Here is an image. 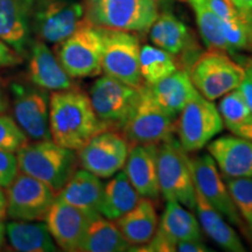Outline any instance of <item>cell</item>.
<instances>
[{
  "instance_id": "cb8c5ba5",
  "label": "cell",
  "mask_w": 252,
  "mask_h": 252,
  "mask_svg": "<svg viewBox=\"0 0 252 252\" xmlns=\"http://www.w3.org/2000/svg\"><path fill=\"white\" fill-rule=\"evenodd\" d=\"M124 238L134 247H141L156 234L159 219L152 198L140 197L133 209L115 220ZM132 251V250H131Z\"/></svg>"
},
{
  "instance_id": "74e56055",
  "label": "cell",
  "mask_w": 252,
  "mask_h": 252,
  "mask_svg": "<svg viewBox=\"0 0 252 252\" xmlns=\"http://www.w3.org/2000/svg\"><path fill=\"white\" fill-rule=\"evenodd\" d=\"M21 62V56L0 39V67H13Z\"/></svg>"
},
{
  "instance_id": "7dc6e473",
  "label": "cell",
  "mask_w": 252,
  "mask_h": 252,
  "mask_svg": "<svg viewBox=\"0 0 252 252\" xmlns=\"http://www.w3.org/2000/svg\"><path fill=\"white\" fill-rule=\"evenodd\" d=\"M158 2V5H162V6H167L169 5V2H171V0H156Z\"/></svg>"
},
{
  "instance_id": "83f0119b",
  "label": "cell",
  "mask_w": 252,
  "mask_h": 252,
  "mask_svg": "<svg viewBox=\"0 0 252 252\" xmlns=\"http://www.w3.org/2000/svg\"><path fill=\"white\" fill-rule=\"evenodd\" d=\"M132 245L122 235L115 220L102 215L91 220L82 241L80 251L83 252H125Z\"/></svg>"
},
{
  "instance_id": "c3c4849f",
  "label": "cell",
  "mask_w": 252,
  "mask_h": 252,
  "mask_svg": "<svg viewBox=\"0 0 252 252\" xmlns=\"http://www.w3.org/2000/svg\"><path fill=\"white\" fill-rule=\"evenodd\" d=\"M249 226H250V230L252 231V220H251V222L249 223Z\"/></svg>"
},
{
  "instance_id": "4316f807",
  "label": "cell",
  "mask_w": 252,
  "mask_h": 252,
  "mask_svg": "<svg viewBox=\"0 0 252 252\" xmlns=\"http://www.w3.org/2000/svg\"><path fill=\"white\" fill-rule=\"evenodd\" d=\"M140 197L135 188L128 181L124 171L116 173L111 180L104 185L99 209L100 215L116 220L133 209L135 204L139 202Z\"/></svg>"
},
{
  "instance_id": "ab89813d",
  "label": "cell",
  "mask_w": 252,
  "mask_h": 252,
  "mask_svg": "<svg viewBox=\"0 0 252 252\" xmlns=\"http://www.w3.org/2000/svg\"><path fill=\"white\" fill-rule=\"evenodd\" d=\"M238 89L242 93V94H243L245 102H247L252 115V81L247 76L241 83V86L238 87Z\"/></svg>"
},
{
  "instance_id": "d590c367",
  "label": "cell",
  "mask_w": 252,
  "mask_h": 252,
  "mask_svg": "<svg viewBox=\"0 0 252 252\" xmlns=\"http://www.w3.org/2000/svg\"><path fill=\"white\" fill-rule=\"evenodd\" d=\"M19 173L17 154L0 150V187L7 188Z\"/></svg>"
},
{
  "instance_id": "e0dca14e",
  "label": "cell",
  "mask_w": 252,
  "mask_h": 252,
  "mask_svg": "<svg viewBox=\"0 0 252 252\" xmlns=\"http://www.w3.org/2000/svg\"><path fill=\"white\" fill-rule=\"evenodd\" d=\"M53 239L63 251H80L82 241L91 220L86 213L56 198L45 216Z\"/></svg>"
},
{
  "instance_id": "484cf974",
  "label": "cell",
  "mask_w": 252,
  "mask_h": 252,
  "mask_svg": "<svg viewBox=\"0 0 252 252\" xmlns=\"http://www.w3.org/2000/svg\"><path fill=\"white\" fill-rule=\"evenodd\" d=\"M6 226V238L15 251L54 252L56 243L47 229L46 223L32 220H13Z\"/></svg>"
},
{
  "instance_id": "ee69618b",
  "label": "cell",
  "mask_w": 252,
  "mask_h": 252,
  "mask_svg": "<svg viewBox=\"0 0 252 252\" xmlns=\"http://www.w3.org/2000/svg\"><path fill=\"white\" fill-rule=\"evenodd\" d=\"M7 109V100H6V97L4 93H2L1 88H0V115L4 113Z\"/></svg>"
},
{
  "instance_id": "277c9868",
  "label": "cell",
  "mask_w": 252,
  "mask_h": 252,
  "mask_svg": "<svg viewBox=\"0 0 252 252\" xmlns=\"http://www.w3.org/2000/svg\"><path fill=\"white\" fill-rule=\"evenodd\" d=\"M84 18L97 27L147 32L159 15L156 0H86Z\"/></svg>"
},
{
  "instance_id": "7bdbcfd3",
  "label": "cell",
  "mask_w": 252,
  "mask_h": 252,
  "mask_svg": "<svg viewBox=\"0 0 252 252\" xmlns=\"http://www.w3.org/2000/svg\"><path fill=\"white\" fill-rule=\"evenodd\" d=\"M241 60V64L243 65L245 69V72H247V76L252 81V59L250 58H239Z\"/></svg>"
},
{
  "instance_id": "f546056e",
  "label": "cell",
  "mask_w": 252,
  "mask_h": 252,
  "mask_svg": "<svg viewBox=\"0 0 252 252\" xmlns=\"http://www.w3.org/2000/svg\"><path fill=\"white\" fill-rule=\"evenodd\" d=\"M139 68L143 82L152 86L172 75L179 69L175 55L157 46H144L140 48Z\"/></svg>"
},
{
  "instance_id": "52a82bcc",
  "label": "cell",
  "mask_w": 252,
  "mask_h": 252,
  "mask_svg": "<svg viewBox=\"0 0 252 252\" xmlns=\"http://www.w3.org/2000/svg\"><path fill=\"white\" fill-rule=\"evenodd\" d=\"M103 39L100 28L84 18L76 31L60 42L58 60L72 78L98 76L102 70Z\"/></svg>"
},
{
  "instance_id": "6da1fadb",
  "label": "cell",
  "mask_w": 252,
  "mask_h": 252,
  "mask_svg": "<svg viewBox=\"0 0 252 252\" xmlns=\"http://www.w3.org/2000/svg\"><path fill=\"white\" fill-rule=\"evenodd\" d=\"M49 130L56 144L78 151L94 135L109 127L97 117L89 96L71 88L53 91L49 96Z\"/></svg>"
},
{
  "instance_id": "1f68e13d",
  "label": "cell",
  "mask_w": 252,
  "mask_h": 252,
  "mask_svg": "<svg viewBox=\"0 0 252 252\" xmlns=\"http://www.w3.org/2000/svg\"><path fill=\"white\" fill-rule=\"evenodd\" d=\"M222 28L230 53L252 52V12L241 11L237 17L222 21Z\"/></svg>"
},
{
  "instance_id": "d6986e66",
  "label": "cell",
  "mask_w": 252,
  "mask_h": 252,
  "mask_svg": "<svg viewBox=\"0 0 252 252\" xmlns=\"http://www.w3.org/2000/svg\"><path fill=\"white\" fill-rule=\"evenodd\" d=\"M128 181L141 197L160 196L158 181V145H132L124 165Z\"/></svg>"
},
{
  "instance_id": "603a6c76",
  "label": "cell",
  "mask_w": 252,
  "mask_h": 252,
  "mask_svg": "<svg viewBox=\"0 0 252 252\" xmlns=\"http://www.w3.org/2000/svg\"><path fill=\"white\" fill-rule=\"evenodd\" d=\"M147 87L153 99L166 112L176 118L186 104L193 99L195 94L198 93L190 80L189 71L185 69H178L163 80Z\"/></svg>"
},
{
  "instance_id": "836d02e7",
  "label": "cell",
  "mask_w": 252,
  "mask_h": 252,
  "mask_svg": "<svg viewBox=\"0 0 252 252\" xmlns=\"http://www.w3.org/2000/svg\"><path fill=\"white\" fill-rule=\"evenodd\" d=\"M236 209L245 222L252 220V178H224Z\"/></svg>"
},
{
  "instance_id": "ffe728a7",
  "label": "cell",
  "mask_w": 252,
  "mask_h": 252,
  "mask_svg": "<svg viewBox=\"0 0 252 252\" xmlns=\"http://www.w3.org/2000/svg\"><path fill=\"white\" fill-rule=\"evenodd\" d=\"M34 0H0V39L24 56L31 45V13Z\"/></svg>"
},
{
  "instance_id": "f1b7e54d",
  "label": "cell",
  "mask_w": 252,
  "mask_h": 252,
  "mask_svg": "<svg viewBox=\"0 0 252 252\" xmlns=\"http://www.w3.org/2000/svg\"><path fill=\"white\" fill-rule=\"evenodd\" d=\"M149 31L153 45L173 55L182 53L189 42L188 28L171 12L159 13Z\"/></svg>"
},
{
  "instance_id": "f6af8a7d",
  "label": "cell",
  "mask_w": 252,
  "mask_h": 252,
  "mask_svg": "<svg viewBox=\"0 0 252 252\" xmlns=\"http://www.w3.org/2000/svg\"><path fill=\"white\" fill-rule=\"evenodd\" d=\"M6 241V226L2 222H0V250L4 247Z\"/></svg>"
},
{
  "instance_id": "8992f818",
  "label": "cell",
  "mask_w": 252,
  "mask_h": 252,
  "mask_svg": "<svg viewBox=\"0 0 252 252\" xmlns=\"http://www.w3.org/2000/svg\"><path fill=\"white\" fill-rule=\"evenodd\" d=\"M189 76L198 94L209 100H216L237 89L247 77V72L228 53L208 50L193 63Z\"/></svg>"
},
{
  "instance_id": "ac0fdd59",
  "label": "cell",
  "mask_w": 252,
  "mask_h": 252,
  "mask_svg": "<svg viewBox=\"0 0 252 252\" xmlns=\"http://www.w3.org/2000/svg\"><path fill=\"white\" fill-rule=\"evenodd\" d=\"M208 152L224 178H252V141L239 135L220 137L208 144Z\"/></svg>"
},
{
  "instance_id": "f35d334b",
  "label": "cell",
  "mask_w": 252,
  "mask_h": 252,
  "mask_svg": "<svg viewBox=\"0 0 252 252\" xmlns=\"http://www.w3.org/2000/svg\"><path fill=\"white\" fill-rule=\"evenodd\" d=\"M175 251L179 252H207L209 249L206 247L202 239H189V241H181L176 244Z\"/></svg>"
},
{
  "instance_id": "7402d4cb",
  "label": "cell",
  "mask_w": 252,
  "mask_h": 252,
  "mask_svg": "<svg viewBox=\"0 0 252 252\" xmlns=\"http://www.w3.org/2000/svg\"><path fill=\"white\" fill-rule=\"evenodd\" d=\"M104 185L100 178L86 169H76L56 198L86 213L90 219L100 215Z\"/></svg>"
},
{
  "instance_id": "e575fe53",
  "label": "cell",
  "mask_w": 252,
  "mask_h": 252,
  "mask_svg": "<svg viewBox=\"0 0 252 252\" xmlns=\"http://www.w3.org/2000/svg\"><path fill=\"white\" fill-rule=\"evenodd\" d=\"M27 143V137L13 118L0 115V150L17 153Z\"/></svg>"
},
{
  "instance_id": "b9f144b4",
  "label": "cell",
  "mask_w": 252,
  "mask_h": 252,
  "mask_svg": "<svg viewBox=\"0 0 252 252\" xmlns=\"http://www.w3.org/2000/svg\"><path fill=\"white\" fill-rule=\"evenodd\" d=\"M239 11L252 12V0H231Z\"/></svg>"
},
{
  "instance_id": "9c48e42d",
  "label": "cell",
  "mask_w": 252,
  "mask_h": 252,
  "mask_svg": "<svg viewBox=\"0 0 252 252\" xmlns=\"http://www.w3.org/2000/svg\"><path fill=\"white\" fill-rule=\"evenodd\" d=\"M84 20V5L76 0H34L31 30L39 40L60 43Z\"/></svg>"
},
{
  "instance_id": "d6a6232c",
  "label": "cell",
  "mask_w": 252,
  "mask_h": 252,
  "mask_svg": "<svg viewBox=\"0 0 252 252\" xmlns=\"http://www.w3.org/2000/svg\"><path fill=\"white\" fill-rule=\"evenodd\" d=\"M217 109H219L224 126L230 131L252 119L250 109L238 88L220 97V102Z\"/></svg>"
},
{
  "instance_id": "4dcf8cb0",
  "label": "cell",
  "mask_w": 252,
  "mask_h": 252,
  "mask_svg": "<svg viewBox=\"0 0 252 252\" xmlns=\"http://www.w3.org/2000/svg\"><path fill=\"white\" fill-rule=\"evenodd\" d=\"M188 2L193 8L200 35L208 50L230 53L223 34L222 20L203 4L202 0H188Z\"/></svg>"
},
{
  "instance_id": "bcb514c9",
  "label": "cell",
  "mask_w": 252,
  "mask_h": 252,
  "mask_svg": "<svg viewBox=\"0 0 252 252\" xmlns=\"http://www.w3.org/2000/svg\"><path fill=\"white\" fill-rule=\"evenodd\" d=\"M6 203H7V201H6V193L2 190V187H0V207L6 208Z\"/></svg>"
},
{
  "instance_id": "5b68a950",
  "label": "cell",
  "mask_w": 252,
  "mask_h": 252,
  "mask_svg": "<svg viewBox=\"0 0 252 252\" xmlns=\"http://www.w3.org/2000/svg\"><path fill=\"white\" fill-rule=\"evenodd\" d=\"M176 117L166 112L153 99L149 87L139 88V97L121 128L130 146L132 145H159L174 135Z\"/></svg>"
},
{
  "instance_id": "44dd1931",
  "label": "cell",
  "mask_w": 252,
  "mask_h": 252,
  "mask_svg": "<svg viewBox=\"0 0 252 252\" xmlns=\"http://www.w3.org/2000/svg\"><path fill=\"white\" fill-rule=\"evenodd\" d=\"M28 75L32 84L47 91L74 88L72 77L69 76L58 58L41 40L34 41L31 45Z\"/></svg>"
},
{
  "instance_id": "2e32d148",
  "label": "cell",
  "mask_w": 252,
  "mask_h": 252,
  "mask_svg": "<svg viewBox=\"0 0 252 252\" xmlns=\"http://www.w3.org/2000/svg\"><path fill=\"white\" fill-rule=\"evenodd\" d=\"M190 165L195 188L228 222L244 230L242 217L236 209L225 181L220 176L212 156L203 154L195 157L190 159Z\"/></svg>"
},
{
  "instance_id": "7a4b0ae2",
  "label": "cell",
  "mask_w": 252,
  "mask_h": 252,
  "mask_svg": "<svg viewBox=\"0 0 252 252\" xmlns=\"http://www.w3.org/2000/svg\"><path fill=\"white\" fill-rule=\"evenodd\" d=\"M21 173L46 184L58 195L76 171L75 151L63 147L52 139L26 143L17 151Z\"/></svg>"
},
{
  "instance_id": "3957f363",
  "label": "cell",
  "mask_w": 252,
  "mask_h": 252,
  "mask_svg": "<svg viewBox=\"0 0 252 252\" xmlns=\"http://www.w3.org/2000/svg\"><path fill=\"white\" fill-rule=\"evenodd\" d=\"M158 181L160 195L195 210V184L190 158L174 135L158 145Z\"/></svg>"
},
{
  "instance_id": "ba28073f",
  "label": "cell",
  "mask_w": 252,
  "mask_h": 252,
  "mask_svg": "<svg viewBox=\"0 0 252 252\" xmlns=\"http://www.w3.org/2000/svg\"><path fill=\"white\" fill-rule=\"evenodd\" d=\"M99 28L103 39V72L139 89L144 84L139 68V37L133 32Z\"/></svg>"
},
{
  "instance_id": "8fae6325",
  "label": "cell",
  "mask_w": 252,
  "mask_h": 252,
  "mask_svg": "<svg viewBox=\"0 0 252 252\" xmlns=\"http://www.w3.org/2000/svg\"><path fill=\"white\" fill-rule=\"evenodd\" d=\"M139 97V89L104 74L90 88L89 98L97 117L111 130L124 125Z\"/></svg>"
},
{
  "instance_id": "30bf717a",
  "label": "cell",
  "mask_w": 252,
  "mask_h": 252,
  "mask_svg": "<svg viewBox=\"0 0 252 252\" xmlns=\"http://www.w3.org/2000/svg\"><path fill=\"white\" fill-rule=\"evenodd\" d=\"M223 128L217 106L198 93L186 104L176 121L178 140L187 153L202 150Z\"/></svg>"
},
{
  "instance_id": "d4e9b609",
  "label": "cell",
  "mask_w": 252,
  "mask_h": 252,
  "mask_svg": "<svg viewBox=\"0 0 252 252\" xmlns=\"http://www.w3.org/2000/svg\"><path fill=\"white\" fill-rule=\"evenodd\" d=\"M195 210L201 228L219 247L229 252L245 251L244 244L242 243L237 232L228 222H225L224 217L208 202L197 189L195 191Z\"/></svg>"
},
{
  "instance_id": "8d00e7d4",
  "label": "cell",
  "mask_w": 252,
  "mask_h": 252,
  "mask_svg": "<svg viewBox=\"0 0 252 252\" xmlns=\"http://www.w3.org/2000/svg\"><path fill=\"white\" fill-rule=\"evenodd\" d=\"M202 1L222 21L237 17L241 12L231 0H202Z\"/></svg>"
},
{
  "instance_id": "60d3db41",
  "label": "cell",
  "mask_w": 252,
  "mask_h": 252,
  "mask_svg": "<svg viewBox=\"0 0 252 252\" xmlns=\"http://www.w3.org/2000/svg\"><path fill=\"white\" fill-rule=\"evenodd\" d=\"M231 132L236 135H239V137L252 141V119L244 123V124L237 126V127H235L234 130H231Z\"/></svg>"
},
{
  "instance_id": "5bb4252c",
  "label": "cell",
  "mask_w": 252,
  "mask_h": 252,
  "mask_svg": "<svg viewBox=\"0 0 252 252\" xmlns=\"http://www.w3.org/2000/svg\"><path fill=\"white\" fill-rule=\"evenodd\" d=\"M13 98L14 121L28 139H52L49 130V94L36 86L13 83L11 86Z\"/></svg>"
},
{
  "instance_id": "7c38bea8",
  "label": "cell",
  "mask_w": 252,
  "mask_h": 252,
  "mask_svg": "<svg viewBox=\"0 0 252 252\" xmlns=\"http://www.w3.org/2000/svg\"><path fill=\"white\" fill-rule=\"evenodd\" d=\"M130 144L118 130H104L78 150V163L98 178H111L124 168Z\"/></svg>"
},
{
  "instance_id": "9a60e30c",
  "label": "cell",
  "mask_w": 252,
  "mask_h": 252,
  "mask_svg": "<svg viewBox=\"0 0 252 252\" xmlns=\"http://www.w3.org/2000/svg\"><path fill=\"white\" fill-rule=\"evenodd\" d=\"M189 239H202L200 223L182 204L167 201L156 234L135 251L173 252L179 242Z\"/></svg>"
},
{
  "instance_id": "4fadbf2b",
  "label": "cell",
  "mask_w": 252,
  "mask_h": 252,
  "mask_svg": "<svg viewBox=\"0 0 252 252\" xmlns=\"http://www.w3.org/2000/svg\"><path fill=\"white\" fill-rule=\"evenodd\" d=\"M56 200L48 186L25 173L18 174L6 191V213L14 220H39L45 219Z\"/></svg>"
}]
</instances>
